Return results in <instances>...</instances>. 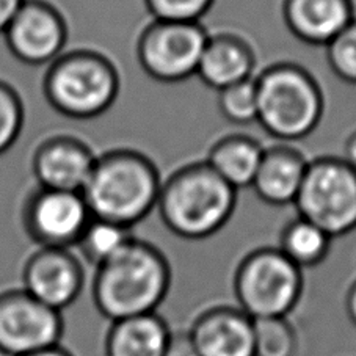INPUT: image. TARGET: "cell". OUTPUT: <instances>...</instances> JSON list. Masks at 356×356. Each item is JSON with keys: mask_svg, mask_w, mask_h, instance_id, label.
<instances>
[{"mask_svg": "<svg viewBox=\"0 0 356 356\" xmlns=\"http://www.w3.org/2000/svg\"><path fill=\"white\" fill-rule=\"evenodd\" d=\"M303 293V270L278 248H257L238 264L234 296L245 314L261 318L287 317Z\"/></svg>", "mask_w": 356, "mask_h": 356, "instance_id": "cell-6", "label": "cell"}, {"mask_svg": "<svg viewBox=\"0 0 356 356\" xmlns=\"http://www.w3.org/2000/svg\"><path fill=\"white\" fill-rule=\"evenodd\" d=\"M27 356H72V353L70 352V350H66L61 346H55V347H51V348L41 350V352L27 355Z\"/></svg>", "mask_w": 356, "mask_h": 356, "instance_id": "cell-31", "label": "cell"}, {"mask_svg": "<svg viewBox=\"0 0 356 356\" xmlns=\"http://www.w3.org/2000/svg\"><path fill=\"white\" fill-rule=\"evenodd\" d=\"M331 238L309 220L296 217L280 232L278 248L298 268H311L322 264L331 250Z\"/></svg>", "mask_w": 356, "mask_h": 356, "instance_id": "cell-20", "label": "cell"}, {"mask_svg": "<svg viewBox=\"0 0 356 356\" xmlns=\"http://www.w3.org/2000/svg\"><path fill=\"white\" fill-rule=\"evenodd\" d=\"M171 286V267L161 250L134 237L95 268L93 302L110 322L156 312Z\"/></svg>", "mask_w": 356, "mask_h": 356, "instance_id": "cell-1", "label": "cell"}, {"mask_svg": "<svg viewBox=\"0 0 356 356\" xmlns=\"http://www.w3.org/2000/svg\"><path fill=\"white\" fill-rule=\"evenodd\" d=\"M65 323L61 312L19 289L0 292V353L27 356L60 346Z\"/></svg>", "mask_w": 356, "mask_h": 356, "instance_id": "cell-10", "label": "cell"}, {"mask_svg": "<svg viewBox=\"0 0 356 356\" xmlns=\"http://www.w3.org/2000/svg\"><path fill=\"white\" fill-rule=\"evenodd\" d=\"M282 19L297 40L323 46L355 21L352 0H282Z\"/></svg>", "mask_w": 356, "mask_h": 356, "instance_id": "cell-15", "label": "cell"}, {"mask_svg": "<svg viewBox=\"0 0 356 356\" xmlns=\"http://www.w3.org/2000/svg\"><path fill=\"white\" fill-rule=\"evenodd\" d=\"M327 61L342 82L356 85V19L328 42Z\"/></svg>", "mask_w": 356, "mask_h": 356, "instance_id": "cell-25", "label": "cell"}, {"mask_svg": "<svg viewBox=\"0 0 356 356\" xmlns=\"http://www.w3.org/2000/svg\"><path fill=\"white\" fill-rule=\"evenodd\" d=\"M85 286L82 259L71 248H38L22 268V289L61 312L77 302Z\"/></svg>", "mask_w": 356, "mask_h": 356, "instance_id": "cell-12", "label": "cell"}, {"mask_svg": "<svg viewBox=\"0 0 356 356\" xmlns=\"http://www.w3.org/2000/svg\"><path fill=\"white\" fill-rule=\"evenodd\" d=\"M309 161L289 145L264 148L259 168L251 187L270 206L293 204L303 186Z\"/></svg>", "mask_w": 356, "mask_h": 356, "instance_id": "cell-16", "label": "cell"}, {"mask_svg": "<svg viewBox=\"0 0 356 356\" xmlns=\"http://www.w3.org/2000/svg\"><path fill=\"white\" fill-rule=\"evenodd\" d=\"M342 161L347 162L350 167H353L356 170V131L350 134L346 143H343Z\"/></svg>", "mask_w": 356, "mask_h": 356, "instance_id": "cell-29", "label": "cell"}, {"mask_svg": "<svg viewBox=\"0 0 356 356\" xmlns=\"http://www.w3.org/2000/svg\"><path fill=\"white\" fill-rule=\"evenodd\" d=\"M216 0H145L152 19L171 22H200Z\"/></svg>", "mask_w": 356, "mask_h": 356, "instance_id": "cell-26", "label": "cell"}, {"mask_svg": "<svg viewBox=\"0 0 356 356\" xmlns=\"http://www.w3.org/2000/svg\"><path fill=\"white\" fill-rule=\"evenodd\" d=\"M209 36L200 22L152 19L137 40L138 63L157 82H184L198 71Z\"/></svg>", "mask_w": 356, "mask_h": 356, "instance_id": "cell-8", "label": "cell"}, {"mask_svg": "<svg viewBox=\"0 0 356 356\" xmlns=\"http://www.w3.org/2000/svg\"><path fill=\"white\" fill-rule=\"evenodd\" d=\"M163 356H200L188 331H171Z\"/></svg>", "mask_w": 356, "mask_h": 356, "instance_id": "cell-27", "label": "cell"}, {"mask_svg": "<svg viewBox=\"0 0 356 356\" xmlns=\"http://www.w3.org/2000/svg\"><path fill=\"white\" fill-rule=\"evenodd\" d=\"M254 67L256 54L250 42L241 35L222 32L209 36L196 76L220 91L254 77Z\"/></svg>", "mask_w": 356, "mask_h": 356, "instance_id": "cell-17", "label": "cell"}, {"mask_svg": "<svg viewBox=\"0 0 356 356\" xmlns=\"http://www.w3.org/2000/svg\"><path fill=\"white\" fill-rule=\"evenodd\" d=\"M171 330L157 314L112 322L106 336V356H163Z\"/></svg>", "mask_w": 356, "mask_h": 356, "instance_id": "cell-18", "label": "cell"}, {"mask_svg": "<svg viewBox=\"0 0 356 356\" xmlns=\"http://www.w3.org/2000/svg\"><path fill=\"white\" fill-rule=\"evenodd\" d=\"M293 206L334 238L356 229V170L342 157H318L308 170Z\"/></svg>", "mask_w": 356, "mask_h": 356, "instance_id": "cell-7", "label": "cell"}, {"mask_svg": "<svg viewBox=\"0 0 356 356\" xmlns=\"http://www.w3.org/2000/svg\"><path fill=\"white\" fill-rule=\"evenodd\" d=\"M2 36L15 58L26 65L49 66L65 52L67 24L51 2L24 0Z\"/></svg>", "mask_w": 356, "mask_h": 356, "instance_id": "cell-11", "label": "cell"}, {"mask_svg": "<svg viewBox=\"0 0 356 356\" xmlns=\"http://www.w3.org/2000/svg\"><path fill=\"white\" fill-rule=\"evenodd\" d=\"M257 122L273 138L289 143L321 124L325 99L308 70L291 61L270 65L256 76Z\"/></svg>", "mask_w": 356, "mask_h": 356, "instance_id": "cell-4", "label": "cell"}, {"mask_svg": "<svg viewBox=\"0 0 356 356\" xmlns=\"http://www.w3.org/2000/svg\"><path fill=\"white\" fill-rule=\"evenodd\" d=\"M237 190L206 162L188 163L162 181L157 211L175 236L202 241L223 228L236 209Z\"/></svg>", "mask_w": 356, "mask_h": 356, "instance_id": "cell-3", "label": "cell"}, {"mask_svg": "<svg viewBox=\"0 0 356 356\" xmlns=\"http://www.w3.org/2000/svg\"><path fill=\"white\" fill-rule=\"evenodd\" d=\"M264 148L248 135H226L209 149L206 163L229 186L251 187L259 168Z\"/></svg>", "mask_w": 356, "mask_h": 356, "instance_id": "cell-19", "label": "cell"}, {"mask_svg": "<svg viewBox=\"0 0 356 356\" xmlns=\"http://www.w3.org/2000/svg\"><path fill=\"white\" fill-rule=\"evenodd\" d=\"M121 77L106 54L72 49L47 66L42 93L55 112L72 120H93L118 99Z\"/></svg>", "mask_w": 356, "mask_h": 356, "instance_id": "cell-5", "label": "cell"}, {"mask_svg": "<svg viewBox=\"0 0 356 356\" xmlns=\"http://www.w3.org/2000/svg\"><path fill=\"white\" fill-rule=\"evenodd\" d=\"M134 237L132 228L91 217L87 228L83 229L81 238L76 243L74 251L81 254L85 262L96 268L120 253Z\"/></svg>", "mask_w": 356, "mask_h": 356, "instance_id": "cell-21", "label": "cell"}, {"mask_svg": "<svg viewBox=\"0 0 356 356\" xmlns=\"http://www.w3.org/2000/svg\"><path fill=\"white\" fill-rule=\"evenodd\" d=\"M217 104L223 118L232 124L245 126L257 122L256 76L220 90Z\"/></svg>", "mask_w": 356, "mask_h": 356, "instance_id": "cell-23", "label": "cell"}, {"mask_svg": "<svg viewBox=\"0 0 356 356\" xmlns=\"http://www.w3.org/2000/svg\"><path fill=\"white\" fill-rule=\"evenodd\" d=\"M24 0H0V35H3Z\"/></svg>", "mask_w": 356, "mask_h": 356, "instance_id": "cell-28", "label": "cell"}, {"mask_svg": "<svg viewBox=\"0 0 356 356\" xmlns=\"http://www.w3.org/2000/svg\"><path fill=\"white\" fill-rule=\"evenodd\" d=\"M161 188V175L148 156L116 148L97 156L82 195L93 217L134 228L154 211Z\"/></svg>", "mask_w": 356, "mask_h": 356, "instance_id": "cell-2", "label": "cell"}, {"mask_svg": "<svg viewBox=\"0 0 356 356\" xmlns=\"http://www.w3.org/2000/svg\"><path fill=\"white\" fill-rule=\"evenodd\" d=\"M24 121L26 108L19 91L0 79V156L10 151L21 137Z\"/></svg>", "mask_w": 356, "mask_h": 356, "instance_id": "cell-24", "label": "cell"}, {"mask_svg": "<svg viewBox=\"0 0 356 356\" xmlns=\"http://www.w3.org/2000/svg\"><path fill=\"white\" fill-rule=\"evenodd\" d=\"M82 193L36 187L22 204V226L38 248H71L91 220Z\"/></svg>", "mask_w": 356, "mask_h": 356, "instance_id": "cell-9", "label": "cell"}, {"mask_svg": "<svg viewBox=\"0 0 356 356\" xmlns=\"http://www.w3.org/2000/svg\"><path fill=\"white\" fill-rule=\"evenodd\" d=\"M188 333L200 356H254V322L241 308L202 311Z\"/></svg>", "mask_w": 356, "mask_h": 356, "instance_id": "cell-14", "label": "cell"}, {"mask_svg": "<svg viewBox=\"0 0 356 356\" xmlns=\"http://www.w3.org/2000/svg\"><path fill=\"white\" fill-rule=\"evenodd\" d=\"M97 161L95 149L76 135H52L36 146L32 170L38 187L82 193Z\"/></svg>", "mask_w": 356, "mask_h": 356, "instance_id": "cell-13", "label": "cell"}, {"mask_svg": "<svg viewBox=\"0 0 356 356\" xmlns=\"http://www.w3.org/2000/svg\"><path fill=\"white\" fill-rule=\"evenodd\" d=\"M346 311H347V316L350 318V322H352L356 327V281L353 282L352 286H350V289L347 292Z\"/></svg>", "mask_w": 356, "mask_h": 356, "instance_id": "cell-30", "label": "cell"}, {"mask_svg": "<svg viewBox=\"0 0 356 356\" xmlns=\"http://www.w3.org/2000/svg\"><path fill=\"white\" fill-rule=\"evenodd\" d=\"M254 322V356H296L298 337L287 317Z\"/></svg>", "mask_w": 356, "mask_h": 356, "instance_id": "cell-22", "label": "cell"}]
</instances>
